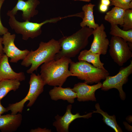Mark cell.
I'll return each mask as SVG.
<instances>
[{"label": "cell", "mask_w": 132, "mask_h": 132, "mask_svg": "<svg viewBox=\"0 0 132 132\" xmlns=\"http://www.w3.org/2000/svg\"><path fill=\"white\" fill-rule=\"evenodd\" d=\"M110 0V6L113 5L125 10L132 8V0Z\"/></svg>", "instance_id": "cb8c5ba5"}, {"label": "cell", "mask_w": 132, "mask_h": 132, "mask_svg": "<svg viewBox=\"0 0 132 132\" xmlns=\"http://www.w3.org/2000/svg\"><path fill=\"white\" fill-rule=\"evenodd\" d=\"M125 10L114 6L106 13L104 19L110 23L111 25H119L122 27Z\"/></svg>", "instance_id": "ac0fdd59"}, {"label": "cell", "mask_w": 132, "mask_h": 132, "mask_svg": "<svg viewBox=\"0 0 132 132\" xmlns=\"http://www.w3.org/2000/svg\"><path fill=\"white\" fill-rule=\"evenodd\" d=\"M51 99L54 101L60 99L66 100L70 104L73 103L77 98L76 93L70 87L63 88L60 86H54L49 92Z\"/></svg>", "instance_id": "2e32d148"}, {"label": "cell", "mask_w": 132, "mask_h": 132, "mask_svg": "<svg viewBox=\"0 0 132 132\" xmlns=\"http://www.w3.org/2000/svg\"><path fill=\"white\" fill-rule=\"evenodd\" d=\"M38 0H18L14 7L7 12V14L10 17L16 15L19 11L22 12V18L25 21H30L31 18L37 15L38 11L36 9L40 4Z\"/></svg>", "instance_id": "30bf717a"}, {"label": "cell", "mask_w": 132, "mask_h": 132, "mask_svg": "<svg viewBox=\"0 0 132 132\" xmlns=\"http://www.w3.org/2000/svg\"><path fill=\"white\" fill-rule=\"evenodd\" d=\"M102 83L100 82L92 85L86 82H79L75 84L72 90L76 93L77 100L79 102L89 101H96L95 93L98 89L101 88Z\"/></svg>", "instance_id": "4fadbf2b"}, {"label": "cell", "mask_w": 132, "mask_h": 132, "mask_svg": "<svg viewBox=\"0 0 132 132\" xmlns=\"http://www.w3.org/2000/svg\"><path fill=\"white\" fill-rule=\"evenodd\" d=\"M3 39L2 37L0 36V54L3 55L4 53L3 51V47L2 46Z\"/></svg>", "instance_id": "4dcf8cb0"}, {"label": "cell", "mask_w": 132, "mask_h": 132, "mask_svg": "<svg viewBox=\"0 0 132 132\" xmlns=\"http://www.w3.org/2000/svg\"><path fill=\"white\" fill-rule=\"evenodd\" d=\"M8 57L3 54L0 61V78L4 79H15L20 81L25 80V76L23 72L16 73L10 66Z\"/></svg>", "instance_id": "9a60e30c"}, {"label": "cell", "mask_w": 132, "mask_h": 132, "mask_svg": "<svg viewBox=\"0 0 132 132\" xmlns=\"http://www.w3.org/2000/svg\"><path fill=\"white\" fill-rule=\"evenodd\" d=\"M22 120L21 113L0 116V130L2 132H13L17 130Z\"/></svg>", "instance_id": "5bb4252c"}, {"label": "cell", "mask_w": 132, "mask_h": 132, "mask_svg": "<svg viewBox=\"0 0 132 132\" xmlns=\"http://www.w3.org/2000/svg\"><path fill=\"white\" fill-rule=\"evenodd\" d=\"M72 61L70 58L63 57L42 64L40 75L45 85L62 87L68 77L74 76L68 69Z\"/></svg>", "instance_id": "6da1fadb"}, {"label": "cell", "mask_w": 132, "mask_h": 132, "mask_svg": "<svg viewBox=\"0 0 132 132\" xmlns=\"http://www.w3.org/2000/svg\"><path fill=\"white\" fill-rule=\"evenodd\" d=\"M123 124L126 129L129 131H132V126L129 125L126 122H124Z\"/></svg>", "instance_id": "f546056e"}, {"label": "cell", "mask_w": 132, "mask_h": 132, "mask_svg": "<svg viewBox=\"0 0 132 132\" xmlns=\"http://www.w3.org/2000/svg\"><path fill=\"white\" fill-rule=\"evenodd\" d=\"M100 55L99 54L93 53L89 50L85 49L80 52L78 59L79 61L83 60L91 63L97 68L106 70L104 67V64L100 60Z\"/></svg>", "instance_id": "d6986e66"}, {"label": "cell", "mask_w": 132, "mask_h": 132, "mask_svg": "<svg viewBox=\"0 0 132 132\" xmlns=\"http://www.w3.org/2000/svg\"><path fill=\"white\" fill-rule=\"evenodd\" d=\"M9 17L8 23L10 27L16 33L21 34L22 39L24 40H27L29 38L33 39L40 35L42 33L41 27L44 24L48 23H55L67 18V16L58 17L38 23L29 21L20 22L16 19L14 16Z\"/></svg>", "instance_id": "5b68a950"}, {"label": "cell", "mask_w": 132, "mask_h": 132, "mask_svg": "<svg viewBox=\"0 0 132 132\" xmlns=\"http://www.w3.org/2000/svg\"><path fill=\"white\" fill-rule=\"evenodd\" d=\"M72 106L71 104L67 106L66 112L63 116L57 115L55 116V120L53 125L57 132H68L69 125L75 120L81 118L88 119L92 117V112L83 115H80L79 113L73 114L71 112Z\"/></svg>", "instance_id": "8fae6325"}, {"label": "cell", "mask_w": 132, "mask_h": 132, "mask_svg": "<svg viewBox=\"0 0 132 132\" xmlns=\"http://www.w3.org/2000/svg\"><path fill=\"white\" fill-rule=\"evenodd\" d=\"M126 120L129 123H131L132 122V116H129L126 118Z\"/></svg>", "instance_id": "1f68e13d"}, {"label": "cell", "mask_w": 132, "mask_h": 132, "mask_svg": "<svg viewBox=\"0 0 132 132\" xmlns=\"http://www.w3.org/2000/svg\"><path fill=\"white\" fill-rule=\"evenodd\" d=\"M3 55H2L0 54V60H1V59Z\"/></svg>", "instance_id": "836d02e7"}, {"label": "cell", "mask_w": 132, "mask_h": 132, "mask_svg": "<svg viewBox=\"0 0 132 132\" xmlns=\"http://www.w3.org/2000/svg\"><path fill=\"white\" fill-rule=\"evenodd\" d=\"M30 132H51V129H47L46 128H42L38 127L37 128L31 129L30 131Z\"/></svg>", "instance_id": "484cf974"}, {"label": "cell", "mask_w": 132, "mask_h": 132, "mask_svg": "<svg viewBox=\"0 0 132 132\" xmlns=\"http://www.w3.org/2000/svg\"><path fill=\"white\" fill-rule=\"evenodd\" d=\"M61 49L58 40L52 39L47 42H41L38 49L31 50L22 60L21 65L26 67L31 66L27 73L31 74L37 71L38 67L43 63L54 59L56 55Z\"/></svg>", "instance_id": "7a4b0ae2"}, {"label": "cell", "mask_w": 132, "mask_h": 132, "mask_svg": "<svg viewBox=\"0 0 132 132\" xmlns=\"http://www.w3.org/2000/svg\"><path fill=\"white\" fill-rule=\"evenodd\" d=\"M74 0V1L77 0H79L81 1H83L89 2L91 1V0Z\"/></svg>", "instance_id": "d6a6232c"}, {"label": "cell", "mask_w": 132, "mask_h": 132, "mask_svg": "<svg viewBox=\"0 0 132 132\" xmlns=\"http://www.w3.org/2000/svg\"><path fill=\"white\" fill-rule=\"evenodd\" d=\"M110 55L114 61L122 66L132 57V52L127 42L117 36H112L110 41Z\"/></svg>", "instance_id": "ba28073f"}, {"label": "cell", "mask_w": 132, "mask_h": 132, "mask_svg": "<svg viewBox=\"0 0 132 132\" xmlns=\"http://www.w3.org/2000/svg\"><path fill=\"white\" fill-rule=\"evenodd\" d=\"M105 29L104 24H101L93 30L92 33L93 40L89 50L92 53L100 55H105L106 54L110 41L107 38Z\"/></svg>", "instance_id": "7c38bea8"}, {"label": "cell", "mask_w": 132, "mask_h": 132, "mask_svg": "<svg viewBox=\"0 0 132 132\" xmlns=\"http://www.w3.org/2000/svg\"><path fill=\"white\" fill-rule=\"evenodd\" d=\"M15 37V34H11L8 32L2 37L3 53L10 58V62L12 63H17L20 60H23L30 51L26 49L21 50L18 48L14 43Z\"/></svg>", "instance_id": "9c48e42d"}, {"label": "cell", "mask_w": 132, "mask_h": 132, "mask_svg": "<svg viewBox=\"0 0 132 132\" xmlns=\"http://www.w3.org/2000/svg\"><path fill=\"white\" fill-rule=\"evenodd\" d=\"M123 29L127 31L132 29V10L130 9L125 10L123 19Z\"/></svg>", "instance_id": "603a6c76"}, {"label": "cell", "mask_w": 132, "mask_h": 132, "mask_svg": "<svg viewBox=\"0 0 132 132\" xmlns=\"http://www.w3.org/2000/svg\"><path fill=\"white\" fill-rule=\"evenodd\" d=\"M95 6V4L89 3L82 7L84 17L82 21L80 23V26L82 28L87 26L94 30L99 26L95 22L93 14V8Z\"/></svg>", "instance_id": "e0dca14e"}, {"label": "cell", "mask_w": 132, "mask_h": 132, "mask_svg": "<svg viewBox=\"0 0 132 132\" xmlns=\"http://www.w3.org/2000/svg\"><path fill=\"white\" fill-rule=\"evenodd\" d=\"M20 81L15 79H4L0 81V100L10 91H15L21 85Z\"/></svg>", "instance_id": "44dd1931"}, {"label": "cell", "mask_w": 132, "mask_h": 132, "mask_svg": "<svg viewBox=\"0 0 132 132\" xmlns=\"http://www.w3.org/2000/svg\"><path fill=\"white\" fill-rule=\"evenodd\" d=\"M110 34L120 37L129 43H132V29L127 31L121 29L117 25H111Z\"/></svg>", "instance_id": "7402d4cb"}, {"label": "cell", "mask_w": 132, "mask_h": 132, "mask_svg": "<svg viewBox=\"0 0 132 132\" xmlns=\"http://www.w3.org/2000/svg\"><path fill=\"white\" fill-rule=\"evenodd\" d=\"M93 30L84 27L70 36L60 39L58 41L61 49L54 59L56 60L63 57L70 58L75 57L88 45V38L92 34Z\"/></svg>", "instance_id": "3957f363"}, {"label": "cell", "mask_w": 132, "mask_h": 132, "mask_svg": "<svg viewBox=\"0 0 132 132\" xmlns=\"http://www.w3.org/2000/svg\"><path fill=\"white\" fill-rule=\"evenodd\" d=\"M109 6L100 3L99 6V11L102 12H105L108 10Z\"/></svg>", "instance_id": "4316f807"}, {"label": "cell", "mask_w": 132, "mask_h": 132, "mask_svg": "<svg viewBox=\"0 0 132 132\" xmlns=\"http://www.w3.org/2000/svg\"><path fill=\"white\" fill-rule=\"evenodd\" d=\"M70 71L78 79L84 80L87 84H92L105 80L110 74L107 70L97 68L83 60L70 63Z\"/></svg>", "instance_id": "277c9868"}, {"label": "cell", "mask_w": 132, "mask_h": 132, "mask_svg": "<svg viewBox=\"0 0 132 132\" xmlns=\"http://www.w3.org/2000/svg\"><path fill=\"white\" fill-rule=\"evenodd\" d=\"M107 6H110L111 2L110 0H100V3Z\"/></svg>", "instance_id": "f1b7e54d"}, {"label": "cell", "mask_w": 132, "mask_h": 132, "mask_svg": "<svg viewBox=\"0 0 132 132\" xmlns=\"http://www.w3.org/2000/svg\"><path fill=\"white\" fill-rule=\"evenodd\" d=\"M132 73V61L129 65L120 69L115 75L107 76L102 84V90L106 91L113 88L117 89L119 92V96L121 100H124L126 98L125 93L122 87L128 80L129 76Z\"/></svg>", "instance_id": "52a82bcc"}, {"label": "cell", "mask_w": 132, "mask_h": 132, "mask_svg": "<svg viewBox=\"0 0 132 132\" xmlns=\"http://www.w3.org/2000/svg\"><path fill=\"white\" fill-rule=\"evenodd\" d=\"M96 111H93V113H98L100 114L103 117L102 120L107 125L113 129L115 132H122V130L118 124L114 115H109L106 112H105L100 109L99 103L95 104Z\"/></svg>", "instance_id": "ffe728a7"}, {"label": "cell", "mask_w": 132, "mask_h": 132, "mask_svg": "<svg viewBox=\"0 0 132 132\" xmlns=\"http://www.w3.org/2000/svg\"><path fill=\"white\" fill-rule=\"evenodd\" d=\"M30 87L26 96L20 101L14 103L10 104L6 108L8 111H11V114L21 113L25 102H29L27 106L31 107L34 103L39 95L43 91L45 84L39 74L36 75L32 73L31 74L29 83Z\"/></svg>", "instance_id": "8992f818"}, {"label": "cell", "mask_w": 132, "mask_h": 132, "mask_svg": "<svg viewBox=\"0 0 132 132\" xmlns=\"http://www.w3.org/2000/svg\"><path fill=\"white\" fill-rule=\"evenodd\" d=\"M1 80V79L0 78V81Z\"/></svg>", "instance_id": "e575fe53"}, {"label": "cell", "mask_w": 132, "mask_h": 132, "mask_svg": "<svg viewBox=\"0 0 132 132\" xmlns=\"http://www.w3.org/2000/svg\"><path fill=\"white\" fill-rule=\"evenodd\" d=\"M5 0H0V13L2 6ZM8 32V29L4 27L2 24L0 16V35H3Z\"/></svg>", "instance_id": "d4e9b609"}, {"label": "cell", "mask_w": 132, "mask_h": 132, "mask_svg": "<svg viewBox=\"0 0 132 132\" xmlns=\"http://www.w3.org/2000/svg\"><path fill=\"white\" fill-rule=\"evenodd\" d=\"M8 111L6 108H5L2 105L0 100V116L3 113Z\"/></svg>", "instance_id": "83f0119b"}]
</instances>
